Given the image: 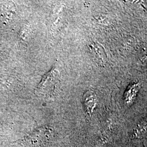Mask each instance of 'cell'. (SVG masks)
Returning a JSON list of instances; mask_svg holds the SVG:
<instances>
[{"instance_id":"3","label":"cell","mask_w":147,"mask_h":147,"mask_svg":"<svg viewBox=\"0 0 147 147\" xmlns=\"http://www.w3.org/2000/svg\"><path fill=\"white\" fill-rule=\"evenodd\" d=\"M12 129L11 126L0 125V146L3 143L9 141V139L13 137L14 133Z\"/></svg>"},{"instance_id":"2","label":"cell","mask_w":147,"mask_h":147,"mask_svg":"<svg viewBox=\"0 0 147 147\" xmlns=\"http://www.w3.org/2000/svg\"><path fill=\"white\" fill-rule=\"evenodd\" d=\"M92 54L100 63H105L107 59V55L105 49L98 43L93 42L89 45Z\"/></svg>"},{"instance_id":"4","label":"cell","mask_w":147,"mask_h":147,"mask_svg":"<svg viewBox=\"0 0 147 147\" xmlns=\"http://www.w3.org/2000/svg\"><path fill=\"white\" fill-rule=\"evenodd\" d=\"M85 98V106L88 110H92L95 104V98L94 94L92 92H88L84 96Z\"/></svg>"},{"instance_id":"1","label":"cell","mask_w":147,"mask_h":147,"mask_svg":"<svg viewBox=\"0 0 147 147\" xmlns=\"http://www.w3.org/2000/svg\"><path fill=\"white\" fill-rule=\"evenodd\" d=\"M59 80V71L56 69H53L43 77L37 87V93L42 96H49L53 94Z\"/></svg>"}]
</instances>
